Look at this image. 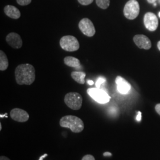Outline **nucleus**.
Returning <instances> with one entry per match:
<instances>
[{
	"label": "nucleus",
	"instance_id": "nucleus-1",
	"mask_svg": "<svg viewBox=\"0 0 160 160\" xmlns=\"http://www.w3.org/2000/svg\"><path fill=\"white\" fill-rule=\"evenodd\" d=\"M15 78L19 85H31L36 78L34 67L29 63L19 65L15 70Z\"/></svg>",
	"mask_w": 160,
	"mask_h": 160
},
{
	"label": "nucleus",
	"instance_id": "nucleus-2",
	"mask_svg": "<svg viewBox=\"0 0 160 160\" xmlns=\"http://www.w3.org/2000/svg\"><path fill=\"white\" fill-rule=\"evenodd\" d=\"M59 125L62 128L70 129L74 133H80L84 128L83 121L79 118L72 115L62 117L59 121Z\"/></svg>",
	"mask_w": 160,
	"mask_h": 160
},
{
	"label": "nucleus",
	"instance_id": "nucleus-3",
	"mask_svg": "<svg viewBox=\"0 0 160 160\" xmlns=\"http://www.w3.org/2000/svg\"><path fill=\"white\" fill-rule=\"evenodd\" d=\"M64 102L69 108L78 110L81 109L82 106V97L78 92H68L64 97Z\"/></svg>",
	"mask_w": 160,
	"mask_h": 160
},
{
	"label": "nucleus",
	"instance_id": "nucleus-4",
	"mask_svg": "<svg viewBox=\"0 0 160 160\" xmlns=\"http://www.w3.org/2000/svg\"><path fill=\"white\" fill-rule=\"evenodd\" d=\"M59 44L62 49L66 51H76L80 48V43L78 39L71 35L64 36L61 38Z\"/></svg>",
	"mask_w": 160,
	"mask_h": 160
},
{
	"label": "nucleus",
	"instance_id": "nucleus-5",
	"mask_svg": "<svg viewBox=\"0 0 160 160\" xmlns=\"http://www.w3.org/2000/svg\"><path fill=\"white\" fill-rule=\"evenodd\" d=\"M140 11V7L137 0H129L126 2L124 9L123 14L126 18L133 20L138 16Z\"/></svg>",
	"mask_w": 160,
	"mask_h": 160
},
{
	"label": "nucleus",
	"instance_id": "nucleus-6",
	"mask_svg": "<svg viewBox=\"0 0 160 160\" xmlns=\"http://www.w3.org/2000/svg\"><path fill=\"white\" fill-rule=\"evenodd\" d=\"M87 92L94 100L98 103L105 104L110 101V97L109 94L102 89L98 88H88Z\"/></svg>",
	"mask_w": 160,
	"mask_h": 160
},
{
	"label": "nucleus",
	"instance_id": "nucleus-7",
	"mask_svg": "<svg viewBox=\"0 0 160 160\" xmlns=\"http://www.w3.org/2000/svg\"><path fill=\"white\" fill-rule=\"evenodd\" d=\"M78 27L81 32L88 37H92L96 33L95 27L89 18H82L78 24Z\"/></svg>",
	"mask_w": 160,
	"mask_h": 160
},
{
	"label": "nucleus",
	"instance_id": "nucleus-8",
	"mask_svg": "<svg viewBox=\"0 0 160 160\" xmlns=\"http://www.w3.org/2000/svg\"><path fill=\"white\" fill-rule=\"evenodd\" d=\"M143 23L145 28L151 32L155 31L158 26V18L151 12H148L145 14Z\"/></svg>",
	"mask_w": 160,
	"mask_h": 160
},
{
	"label": "nucleus",
	"instance_id": "nucleus-9",
	"mask_svg": "<svg viewBox=\"0 0 160 160\" xmlns=\"http://www.w3.org/2000/svg\"><path fill=\"white\" fill-rule=\"evenodd\" d=\"M133 42L139 49L148 50L151 46V42L148 38L143 34H137L133 37Z\"/></svg>",
	"mask_w": 160,
	"mask_h": 160
},
{
	"label": "nucleus",
	"instance_id": "nucleus-10",
	"mask_svg": "<svg viewBox=\"0 0 160 160\" xmlns=\"http://www.w3.org/2000/svg\"><path fill=\"white\" fill-rule=\"evenodd\" d=\"M10 116L12 120L18 122H26L29 120V114L23 109L15 108L10 112Z\"/></svg>",
	"mask_w": 160,
	"mask_h": 160
},
{
	"label": "nucleus",
	"instance_id": "nucleus-11",
	"mask_svg": "<svg viewBox=\"0 0 160 160\" xmlns=\"http://www.w3.org/2000/svg\"><path fill=\"white\" fill-rule=\"evenodd\" d=\"M117 90L122 94H127L131 91V84L121 76H117L115 80Z\"/></svg>",
	"mask_w": 160,
	"mask_h": 160
},
{
	"label": "nucleus",
	"instance_id": "nucleus-12",
	"mask_svg": "<svg viewBox=\"0 0 160 160\" xmlns=\"http://www.w3.org/2000/svg\"><path fill=\"white\" fill-rule=\"evenodd\" d=\"M7 43L14 49H20L23 45V41L20 36L16 33L12 32L8 34L6 37Z\"/></svg>",
	"mask_w": 160,
	"mask_h": 160
},
{
	"label": "nucleus",
	"instance_id": "nucleus-13",
	"mask_svg": "<svg viewBox=\"0 0 160 160\" xmlns=\"http://www.w3.org/2000/svg\"><path fill=\"white\" fill-rule=\"evenodd\" d=\"M4 12L8 17L13 19H18L21 16V13L19 10L16 7L12 6H7L4 9Z\"/></svg>",
	"mask_w": 160,
	"mask_h": 160
},
{
	"label": "nucleus",
	"instance_id": "nucleus-14",
	"mask_svg": "<svg viewBox=\"0 0 160 160\" xmlns=\"http://www.w3.org/2000/svg\"><path fill=\"white\" fill-rule=\"evenodd\" d=\"M64 63L69 67L78 68L81 67L80 60L73 57H66L63 59Z\"/></svg>",
	"mask_w": 160,
	"mask_h": 160
},
{
	"label": "nucleus",
	"instance_id": "nucleus-15",
	"mask_svg": "<svg viewBox=\"0 0 160 160\" xmlns=\"http://www.w3.org/2000/svg\"><path fill=\"white\" fill-rule=\"evenodd\" d=\"M86 76V73L81 71H73L71 72L72 79L80 84H84L85 83Z\"/></svg>",
	"mask_w": 160,
	"mask_h": 160
},
{
	"label": "nucleus",
	"instance_id": "nucleus-16",
	"mask_svg": "<svg viewBox=\"0 0 160 160\" xmlns=\"http://www.w3.org/2000/svg\"><path fill=\"white\" fill-rule=\"evenodd\" d=\"M8 67V61L6 53L2 51H0V70L5 71Z\"/></svg>",
	"mask_w": 160,
	"mask_h": 160
},
{
	"label": "nucleus",
	"instance_id": "nucleus-17",
	"mask_svg": "<svg viewBox=\"0 0 160 160\" xmlns=\"http://www.w3.org/2000/svg\"><path fill=\"white\" fill-rule=\"evenodd\" d=\"M98 7L102 9H107L110 6V0H96Z\"/></svg>",
	"mask_w": 160,
	"mask_h": 160
},
{
	"label": "nucleus",
	"instance_id": "nucleus-18",
	"mask_svg": "<svg viewBox=\"0 0 160 160\" xmlns=\"http://www.w3.org/2000/svg\"><path fill=\"white\" fill-rule=\"evenodd\" d=\"M106 81V80L104 78H103V77H99L98 79V80H97V81H96V87L100 88V86H101L102 84H104Z\"/></svg>",
	"mask_w": 160,
	"mask_h": 160
},
{
	"label": "nucleus",
	"instance_id": "nucleus-19",
	"mask_svg": "<svg viewBox=\"0 0 160 160\" xmlns=\"http://www.w3.org/2000/svg\"><path fill=\"white\" fill-rule=\"evenodd\" d=\"M32 0H17V3L20 6H27L31 2Z\"/></svg>",
	"mask_w": 160,
	"mask_h": 160
},
{
	"label": "nucleus",
	"instance_id": "nucleus-20",
	"mask_svg": "<svg viewBox=\"0 0 160 160\" xmlns=\"http://www.w3.org/2000/svg\"><path fill=\"white\" fill-rule=\"evenodd\" d=\"M78 1L81 5L88 6V5L92 4V2H93V0H78Z\"/></svg>",
	"mask_w": 160,
	"mask_h": 160
},
{
	"label": "nucleus",
	"instance_id": "nucleus-21",
	"mask_svg": "<svg viewBox=\"0 0 160 160\" xmlns=\"http://www.w3.org/2000/svg\"><path fill=\"white\" fill-rule=\"evenodd\" d=\"M82 160H96L94 157L92 155L88 154L86 155L85 156L83 157L82 158Z\"/></svg>",
	"mask_w": 160,
	"mask_h": 160
},
{
	"label": "nucleus",
	"instance_id": "nucleus-22",
	"mask_svg": "<svg viewBox=\"0 0 160 160\" xmlns=\"http://www.w3.org/2000/svg\"><path fill=\"white\" fill-rule=\"evenodd\" d=\"M155 111L157 112V113L160 116V103L156 104V106L155 107Z\"/></svg>",
	"mask_w": 160,
	"mask_h": 160
},
{
	"label": "nucleus",
	"instance_id": "nucleus-23",
	"mask_svg": "<svg viewBox=\"0 0 160 160\" xmlns=\"http://www.w3.org/2000/svg\"><path fill=\"white\" fill-rule=\"evenodd\" d=\"M137 120L138 122H140L141 120V112H138V113L137 116Z\"/></svg>",
	"mask_w": 160,
	"mask_h": 160
},
{
	"label": "nucleus",
	"instance_id": "nucleus-24",
	"mask_svg": "<svg viewBox=\"0 0 160 160\" xmlns=\"http://www.w3.org/2000/svg\"><path fill=\"white\" fill-rule=\"evenodd\" d=\"M0 160H10L8 157H5V156H1L0 157Z\"/></svg>",
	"mask_w": 160,
	"mask_h": 160
},
{
	"label": "nucleus",
	"instance_id": "nucleus-25",
	"mask_svg": "<svg viewBox=\"0 0 160 160\" xmlns=\"http://www.w3.org/2000/svg\"><path fill=\"white\" fill-rule=\"evenodd\" d=\"M87 83H88L89 85L92 86V85H93L94 82H93V81H92V80H87Z\"/></svg>",
	"mask_w": 160,
	"mask_h": 160
},
{
	"label": "nucleus",
	"instance_id": "nucleus-26",
	"mask_svg": "<svg viewBox=\"0 0 160 160\" xmlns=\"http://www.w3.org/2000/svg\"><path fill=\"white\" fill-rule=\"evenodd\" d=\"M48 156V154H44L43 155H42V157H40V158H39V160H43V159L44 158H45V157H46Z\"/></svg>",
	"mask_w": 160,
	"mask_h": 160
},
{
	"label": "nucleus",
	"instance_id": "nucleus-27",
	"mask_svg": "<svg viewBox=\"0 0 160 160\" xmlns=\"http://www.w3.org/2000/svg\"><path fill=\"white\" fill-rule=\"evenodd\" d=\"M149 3H151V4H152V3H154L156 0H147Z\"/></svg>",
	"mask_w": 160,
	"mask_h": 160
},
{
	"label": "nucleus",
	"instance_id": "nucleus-28",
	"mask_svg": "<svg viewBox=\"0 0 160 160\" xmlns=\"http://www.w3.org/2000/svg\"><path fill=\"white\" fill-rule=\"evenodd\" d=\"M109 155V156H111L112 154L110 153V152H105V153H104L103 155H104V156H106V155Z\"/></svg>",
	"mask_w": 160,
	"mask_h": 160
},
{
	"label": "nucleus",
	"instance_id": "nucleus-29",
	"mask_svg": "<svg viewBox=\"0 0 160 160\" xmlns=\"http://www.w3.org/2000/svg\"><path fill=\"white\" fill-rule=\"evenodd\" d=\"M157 47H158V49H159V51H160V40L157 43Z\"/></svg>",
	"mask_w": 160,
	"mask_h": 160
},
{
	"label": "nucleus",
	"instance_id": "nucleus-30",
	"mask_svg": "<svg viewBox=\"0 0 160 160\" xmlns=\"http://www.w3.org/2000/svg\"><path fill=\"white\" fill-rule=\"evenodd\" d=\"M154 6H157V4H155V3H154Z\"/></svg>",
	"mask_w": 160,
	"mask_h": 160
},
{
	"label": "nucleus",
	"instance_id": "nucleus-31",
	"mask_svg": "<svg viewBox=\"0 0 160 160\" xmlns=\"http://www.w3.org/2000/svg\"><path fill=\"white\" fill-rule=\"evenodd\" d=\"M158 15H159V17H160V12H159V14H158Z\"/></svg>",
	"mask_w": 160,
	"mask_h": 160
}]
</instances>
